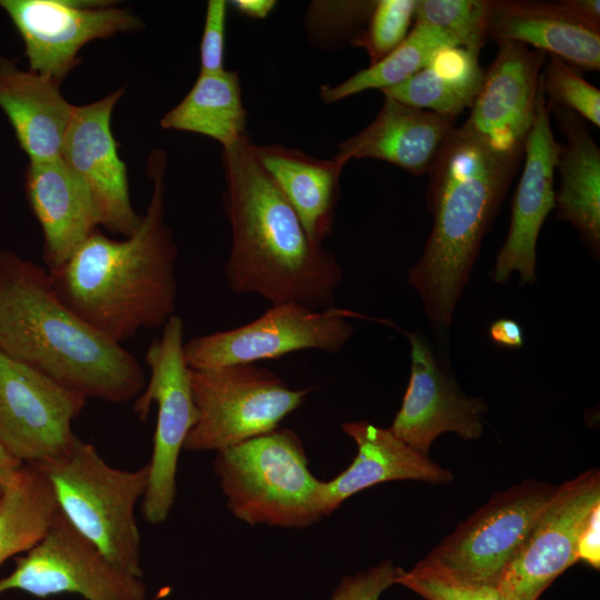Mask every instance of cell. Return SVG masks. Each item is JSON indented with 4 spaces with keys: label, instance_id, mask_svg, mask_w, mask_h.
Segmentation results:
<instances>
[{
    "label": "cell",
    "instance_id": "6da1fadb",
    "mask_svg": "<svg viewBox=\"0 0 600 600\" xmlns=\"http://www.w3.org/2000/svg\"><path fill=\"white\" fill-rule=\"evenodd\" d=\"M167 156L154 150L147 171L152 196L140 226L121 240L96 230L60 267L49 270L57 294L80 319L121 343L162 328L176 314L178 248L164 219Z\"/></svg>",
    "mask_w": 600,
    "mask_h": 600
},
{
    "label": "cell",
    "instance_id": "7a4b0ae2",
    "mask_svg": "<svg viewBox=\"0 0 600 600\" xmlns=\"http://www.w3.org/2000/svg\"><path fill=\"white\" fill-rule=\"evenodd\" d=\"M224 211L232 234L224 276L238 294L272 304L333 306L342 280L336 256L314 243L299 217L260 166L244 137L223 149Z\"/></svg>",
    "mask_w": 600,
    "mask_h": 600
},
{
    "label": "cell",
    "instance_id": "3957f363",
    "mask_svg": "<svg viewBox=\"0 0 600 600\" xmlns=\"http://www.w3.org/2000/svg\"><path fill=\"white\" fill-rule=\"evenodd\" d=\"M0 350L84 398L122 403L144 389L140 362L80 319L48 269L0 250Z\"/></svg>",
    "mask_w": 600,
    "mask_h": 600
},
{
    "label": "cell",
    "instance_id": "277c9868",
    "mask_svg": "<svg viewBox=\"0 0 600 600\" xmlns=\"http://www.w3.org/2000/svg\"><path fill=\"white\" fill-rule=\"evenodd\" d=\"M523 157L494 149L454 128L429 171L427 206L433 224L408 282L433 327H449L470 271Z\"/></svg>",
    "mask_w": 600,
    "mask_h": 600
},
{
    "label": "cell",
    "instance_id": "5b68a950",
    "mask_svg": "<svg viewBox=\"0 0 600 600\" xmlns=\"http://www.w3.org/2000/svg\"><path fill=\"white\" fill-rule=\"evenodd\" d=\"M214 473L227 507L250 526L307 528L324 517L322 483L300 438L277 428L217 452Z\"/></svg>",
    "mask_w": 600,
    "mask_h": 600
},
{
    "label": "cell",
    "instance_id": "8992f818",
    "mask_svg": "<svg viewBox=\"0 0 600 600\" xmlns=\"http://www.w3.org/2000/svg\"><path fill=\"white\" fill-rule=\"evenodd\" d=\"M60 511L120 570L142 578L134 508L148 483V464L134 470L109 466L79 438L61 459L42 467Z\"/></svg>",
    "mask_w": 600,
    "mask_h": 600
},
{
    "label": "cell",
    "instance_id": "52a82bcc",
    "mask_svg": "<svg viewBox=\"0 0 600 600\" xmlns=\"http://www.w3.org/2000/svg\"><path fill=\"white\" fill-rule=\"evenodd\" d=\"M197 421L183 449L221 451L268 433L298 409L313 388L291 389L256 363L190 369Z\"/></svg>",
    "mask_w": 600,
    "mask_h": 600
},
{
    "label": "cell",
    "instance_id": "ba28073f",
    "mask_svg": "<svg viewBox=\"0 0 600 600\" xmlns=\"http://www.w3.org/2000/svg\"><path fill=\"white\" fill-rule=\"evenodd\" d=\"M183 331L182 318L173 314L162 327L161 336L151 341L144 354L150 377L133 403L134 412L142 420L153 402L158 408L148 483L142 497V514L150 524L162 523L174 503L179 454L198 417L190 368L183 353Z\"/></svg>",
    "mask_w": 600,
    "mask_h": 600
},
{
    "label": "cell",
    "instance_id": "9c48e42d",
    "mask_svg": "<svg viewBox=\"0 0 600 600\" xmlns=\"http://www.w3.org/2000/svg\"><path fill=\"white\" fill-rule=\"evenodd\" d=\"M558 486L527 479L496 492L414 567L461 582H497Z\"/></svg>",
    "mask_w": 600,
    "mask_h": 600
},
{
    "label": "cell",
    "instance_id": "30bf717a",
    "mask_svg": "<svg viewBox=\"0 0 600 600\" xmlns=\"http://www.w3.org/2000/svg\"><path fill=\"white\" fill-rule=\"evenodd\" d=\"M352 317L364 318L334 306L272 304L251 322L186 341L183 353L190 369L256 363L307 349L337 353L354 332Z\"/></svg>",
    "mask_w": 600,
    "mask_h": 600
},
{
    "label": "cell",
    "instance_id": "8fae6325",
    "mask_svg": "<svg viewBox=\"0 0 600 600\" xmlns=\"http://www.w3.org/2000/svg\"><path fill=\"white\" fill-rule=\"evenodd\" d=\"M86 401L0 350V443L21 463L46 467L64 457Z\"/></svg>",
    "mask_w": 600,
    "mask_h": 600
},
{
    "label": "cell",
    "instance_id": "7c38bea8",
    "mask_svg": "<svg viewBox=\"0 0 600 600\" xmlns=\"http://www.w3.org/2000/svg\"><path fill=\"white\" fill-rule=\"evenodd\" d=\"M9 590L37 598L76 593L86 600H147L141 578L110 562L60 509L46 534L0 580V594Z\"/></svg>",
    "mask_w": 600,
    "mask_h": 600
},
{
    "label": "cell",
    "instance_id": "4fadbf2b",
    "mask_svg": "<svg viewBox=\"0 0 600 600\" xmlns=\"http://www.w3.org/2000/svg\"><path fill=\"white\" fill-rule=\"evenodd\" d=\"M108 1L0 0L23 44L29 70L61 83L79 64L80 49L98 39L136 32L143 21Z\"/></svg>",
    "mask_w": 600,
    "mask_h": 600
},
{
    "label": "cell",
    "instance_id": "5bb4252c",
    "mask_svg": "<svg viewBox=\"0 0 600 600\" xmlns=\"http://www.w3.org/2000/svg\"><path fill=\"white\" fill-rule=\"evenodd\" d=\"M600 503V471L590 469L557 487L497 588L507 600H538L577 559L580 533Z\"/></svg>",
    "mask_w": 600,
    "mask_h": 600
},
{
    "label": "cell",
    "instance_id": "9a60e30c",
    "mask_svg": "<svg viewBox=\"0 0 600 600\" xmlns=\"http://www.w3.org/2000/svg\"><path fill=\"white\" fill-rule=\"evenodd\" d=\"M122 93L121 88L94 102L74 106L60 158L89 188L100 226L128 238L142 216L131 204L127 167L111 130L112 111Z\"/></svg>",
    "mask_w": 600,
    "mask_h": 600
},
{
    "label": "cell",
    "instance_id": "2e32d148",
    "mask_svg": "<svg viewBox=\"0 0 600 600\" xmlns=\"http://www.w3.org/2000/svg\"><path fill=\"white\" fill-rule=\"evenodd\" d=\"M550 112L540 74L533 122L524 144V168L512 199L510 229L491 273L497 283L506 282L513 271L519 272L522 283L536 281L537 240L554 208V171L563 150L552 133Z\"/></svg>",
    "mask_w": 600,
    "mask_h": 600
},
{
    "label": "cell",
    "instance_id": "e0dca14e",
    "mask_svg": "<svg viewBox=\"0 0 600 600\" xmlns=\"http://www.w3.org/2000/svg\"><path fill=\"white\" fill-rule=\"evenodd\" d=\"M411 346V374L392 433L417 452L428 456L437 437L454 432L472 440L483 432L487 406L481 398L466 394L438 364L429 343L407 332Z\"/></svg>",
    "mask_w": 600,
    "mask_h": 600
},
{
    "label": "cell",
    "instance_id": "ac0fdd59",
    "mask_svg": "<svg viewBox=\"0 0 600 600\" xmlns=\"http://www.w3.org/2000/svg\"><path fill=\"white\" fill-rule=\"evenodd\" d=\"M497 44L498 53L484 72L479 93L461 128L481 137L499 151L523 157L547 53L514 41Z\"/></svg>",
    "mask_w": 600,
    "mask_h": 600
},
{
    "label": "cell",
    "instance_id": "d6986e66",
    "mask_svg": "<svg viewBox=\"0 0 600 600\" xmlns=\"http://www.w3.org/2000/svg\"><path fill=\"white\" fill-rule=\"evenodd\" d=\"M28 201L43 233L48 270L63 264L100 226L89 188L61 158L29 162Z\"/></svg>",
    "mask_w": 600,
    "mask_h": 600
},
{
    "label": "cell",
    "instance_id": "ffe728a7",
    "mask_svg": "<svg viewBox=\"0 0 600 600\" xmlns=\"http://www.w3.org/2000/svg\"><path fill=\"white\" fill-rule=\"evenodd\" d=\"M457 118L413 108L384 97L377 117L359 133L339 144L333 157L347 164L371 158L394 164L413 176L429 173Z\"/></svg>",
    "mask_w": 600,
    "mask_h": 600
},
{
    "label": "cell",
    "instance_id": "44dd1931",
    "mask_svg": "<svg viewBox=\"0 0 600 600\" xmlns=\"http://www.w3.org/2000/svg\"><path fill=\"white\" fill-rule=\"evenodd\" d=\"M342 430L356 442L358 452L346 470L332 480L323 481L324 517L354 493L378 483L417 480L443 484L453 479L450 470L413 450L390 429L354 421L343 423Z\"/></svg>",
    "mask_w": 600,
    "mask_h": 600
},
{
    "label": "cell",
    "instance_id": "7402d4cb",
    "mask_svg": "<svg viewBox=\"0 0 600 600\" xmlns=\"http://www.w3.org/2000/svg\"><path fill=\"white\" fill-rule=\"evenodd\" d=\"M488 38L532 46L576 70L600 69V31L576 20L558 1L492 0Z\"/></svg>",
    "mask_w": 600,
    "mask_h": 600
},
{
    "label": "cell",
    "instance_id": "603a6c76",
    "mask_svg": "<svg viewBox=\"0 0 600 600\" xmlns=\"http://www.w3.org/2000/svg\"><path fill=\"white\" fill-rule=\"evenodd\" d=\"M0 109L30 162L60 158L74 106L59 82L0 58Z\"/></svg>",
    "mask_w": 600,
    "mask_h": 600
},
{
    "label": "cell",
    "instance_id": "cb8c5ba5",
    "mask_svg": "<svg viewBox=\"0 0 600 600\" xmlns=\"http://www.w3.org/2000/svg\"><path fill=\"white\" fill-rule=\"evenodd\" d=\"M251 151L317 244L331 233L344 168L334 158L320 160L281 144H254Z\"/></svg>",
    "mask_w": 600,
    "mask_h": 600
},
{
    "label": "cell",
    "instance_id": "d4e9b609",
    "mask_svg": "<svg viewBox=\"0 0 600 600\" xmlns=\"http://www.w3.org/2000/svg\"><path fill=\"white\" fill-rule=\"evenodd\" d=\"M550 111L567 141L556 168L560 173V188L554 191L557 216L571 223L590 250L599 254L600 149L580 116L551 104Z\"/></svg>",
    "mask_w": 600,
    "mask_h": 600
},
{
    "label": "cell",
    "instance_id": "484cf974",
    "mask_svg": "<svg viewBox=\"0 0 600 600\" xmlns=\"http://www.w3.org/2000/svg\"><path fill=\"white\" fill-rule=\"evenodd\" d=\"M167 130L187 131L218 141L223 149L248 136L237 71L199 73L186 97L160 120Z\"/></svg>",
    "mask_w": 600,
    "mask_h": 600
},
{
    "label": "cell",
    "instance_id": "4316f807",
    "mask_svg": "<svg viewBox=\"0 0 600 600\" xmlns=\"http://www.w3.org/2000/svg\"><path fill=\"white\" fill-rule=\"evenodd\" d=\"M483 78L479 56L460 46L447 47L423 69L382 93L409 107L458 118L471 108Z\"/></svg>",
    "mask_w": 600,
    "mask_h": 600
},
{
    "label": "cell",
    "instance_id": "83f0119b",
    "mask_svg": "<svg viewBox=\"0 0 600 600\" xmlns=\"http://www.w3.org/2000/svg\"><path fill=\"white\" fill-rule=\"evenodd\" d=\"M58 509L46 470L23 463L6 483L0 499V567L37 544Z\"/></svg>",
    "mask_w": 600,
    "mask_h": 600
},
{
    "label": "cell",
    "instance_id": "f1b7e54d",
    "mask_svg": "<svg viewBox=\"0 0 600 600\" xmlns=\"http://www.w3.org/2000/svg\"><path fill=\"white\" fill-rule=\"evenodd\" d=\"M454 46L460 44L450 32L416 22L407 38L386 58L334 87L323 84L320 97L326 103H333L369 89L382 91L394 87L428 66L439 50Z\"/></svg>",
    "mask_w": 600,
    "mask_h": 600
},
{
    "label": "cell",
    "instance_id": "f546056e",
    "mask_svg": "<svg viewBox=\"0 0 600 600\" xmlns=\"http://www.w3.org/2000/svg\"><path fill=\"white\" fill-rule=\"evenodd\" d=\"M492 0H416V22L440 27L479 56L488 38Z\"/></svg>",
    "mask_w": 600,
    "mask_h": 600
},
{
    "label": "cell",
    "instance_id": "4dcf8cb0",
    "mask_svg": "<svg viewBox=\"0 0 600 600\" xmlns=\"http://www.w3.org/2000/svg\"><path fill=\"white\" fill-rule=\"evenodd\" d=\"M416 0H378L364 29L351 46L362 48L370 66L391 53L408 36Z\"/></svg>",
    "mask_w": 600,
    "mask_h": 600
},
{
    "label": "cell",
    "instance_id": "1f68e13d",
    "mask_svg": "<svg viewBox=\"0 0 600 600\" xmlns=\"http://www.w3.org/2000/svg\"><path fill=\"white\" fill-rule=\"evenodd\" d=\"M541 83L551 106L571 110L597 128L600 127V91L574 68L551 56L541 72Z\"/></svg>",
    "mask_w": 600,
    "mask_h": 600
},
{
    "label": "cell",
    "instance_id": "d6a6232c",
    "mask_svg": "<svg viewBox=\"0 0 600 600\" xmlns=\"http://www.w3.org/2000/svg\"><path fill=\"white\" fill-rule=\"evenodd\" d=\"M376 1H314L307 13L308 31L319 38L352 40L364 29Z\"/></svg>",
    "mask_w": 600,
    "mask_h": 600
},
{
    "label": "cell",
    "instance_id": "836d02e7",
    "mask_svg": "<svg viewBox=\"0 0 600 600\" xmlns=\"http://www.w3.org/2000/svg\"><path fill=\"white\" fill-rule=\"evenodd\" d=\"M396 584L424 600H507L496 586L461 582L416 567L409 571L399 568Z\"/></svg>",
    "mask_w": 600,
    "mask_h": 600
},
{
    "label": "cell",
    "instance_id": "e575fe53",
    "mask_svg": "<svg viewBox=\"0 0 600 600\" xmlns=\"http://www.w3.org/2000/svg\"><path fill=\"white\" fill-rule=\"evenodd\" d=\"M398 569L391 560H386L353 576H347L329 600H379L384 590L396 584Z\"/></svg>",
    "mask_w": 600,
    "mask_h": 600
},
{
    "label": "cell",
    "instance_id": "d590c367",
    "mask_svg": "<svg viewBox=\"0 0 600 600\" xmlns=\"http://www.w3.org/2000/svg\"><path fill=\"white\" fill-rule=\"evenodd\" d=\"M229 2L209 0L200 42V73L224 70V40Z\"/></svg>",
    "mask_w": 600,
    "mask_h": 600
},
{
    "label": "cell",
    "instance_id": "8d00e7d4",
    "mask_svg": "<svg viewBox=\"0 0 600 600\" xmlns=\"http://www.w3.org/2000/svg\"><path fill=\"white\" fill-rule=\"evenodd\" d=\"M577 559L599 569L600 567V503L597 504L578 539Z\"/></svg>",
    "mask_w": 600,
    "mask_h": 600
},
{
    "label": "cell",
    "instance_id": "74e56055",
    "mask_svg": "<svg viewBox=\"0 0 600 600\" xmlns=\"http://www.w3.org/2000/svg\"><path fill=\"white\" fill-rule=\"evenodd\" d=\"M561 7L582 24L600 31L599 0H561Z\"/></svg>",
    "mask_w": 600,
    "mask_h": 600
},
{
    "label": "cell",
    "instance_id": "f35d334b",
    "mask_svg": "<svg viewBox=\"0 0 600 600\" xmlns=\"http://www.w3.org/2000/svg\"><path fill=\"white\" fill-rule=\"evenodd\" d=\"M489 334L491 340L502 347L520 348L523 346V331L520 324L511 319H499L494 321Z\"/></svg>",
    "mask_w": 600,
    "mask_h": 600
},
{
    "label": "cell",
    "instance_id": "ab89813d",
    "mask_svg": "<svg viewBox=\"0 0 600 600\" xmlns=\"http://www.w3.org/2000/svg\"><path fill=\"white\" fill-rule=\"evenodd\" d=\"M276 4L274 0H233L229 2V6L238 13L251 19L267 18Z\"/></svg>",
    "mask_w": 600,
    "mask_h": 600
},
{
    "label": "cell",
    "instance_id": "60d3db41",
    "mask_svg": "<svg viewBox=\"0 0 600 600\" xmlns=\"http://www.w3.org/2000/svg\"><path fill=\"white\" fill-rule=\"evenodd\" d=\"M22 464L0 443V499L6 483Z\"/></svg>",
    "mask_w": 600,
    "mask_h": 600
}]
</instances>
